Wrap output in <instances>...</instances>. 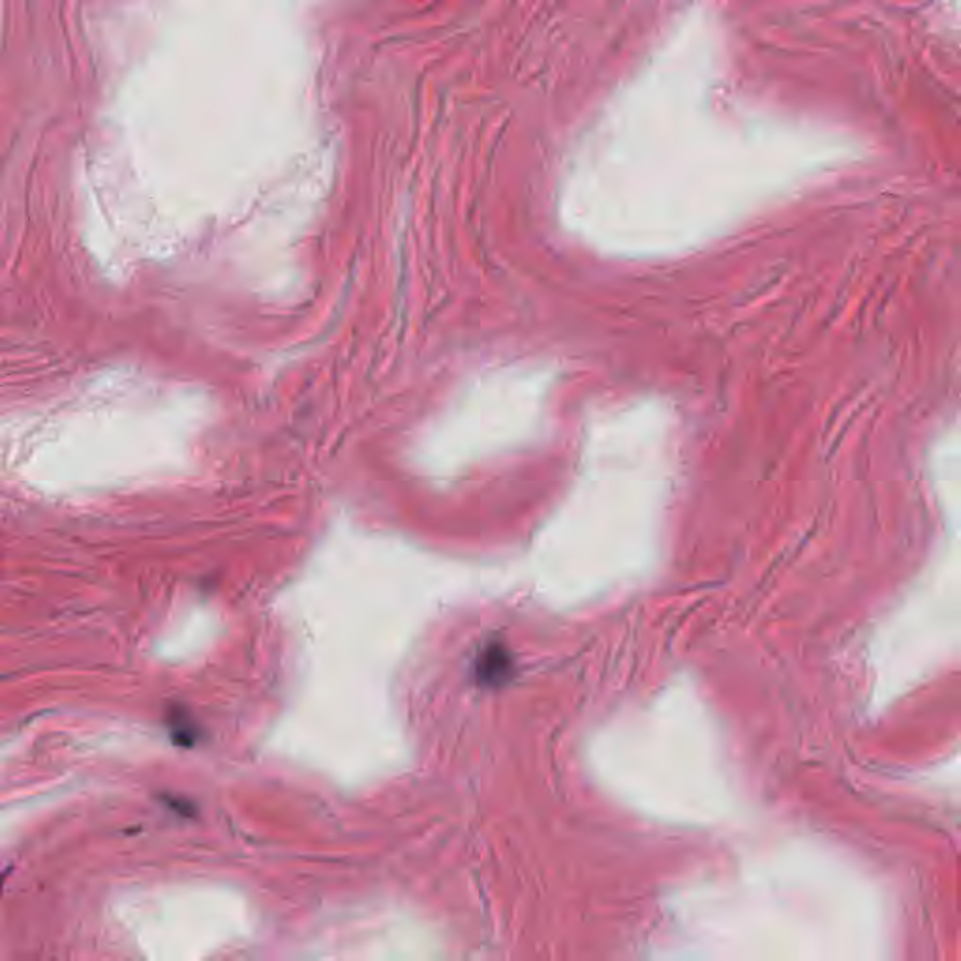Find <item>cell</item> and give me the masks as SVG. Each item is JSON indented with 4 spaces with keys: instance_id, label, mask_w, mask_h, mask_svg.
<instances>
[{
    "instance_id": "1",
    "label": "cell",
    "mask_w": 961,
    "mask_h": 961,
    "mask_svg": "<svg viewBox=\"0 0 961 961\" xmlns=\"http://www.w3.org/2000/svg\"><path fill=\"white\" fill-rule=\"evenodd\" d=\"M475 672L477 678L487 686L504 684L507 674L511 672V657L502 644H489L477 659Z\"/></svg>"
}]
</instances>
